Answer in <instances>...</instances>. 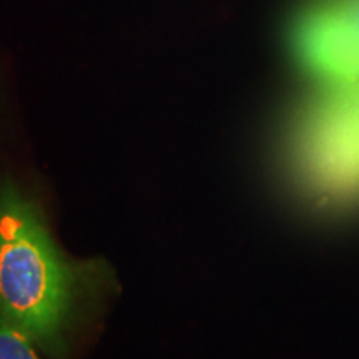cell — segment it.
I'll return each instance as SVG.
<instances>
[{
    "instance_id": "1",
    "label": "cell",
    "mask_w": 359,
    "mask_h": 359,
    "mask_svg": "<svg viewBox=\"0 0 359 359\" xmlns=\"http://www.w3.org/2000/svg\"><path fill=\"white\" fill-rule=\"evenodd\" d=\"M111 283L105 259L67 255L39 205L11 180L0 182V325L45 358L70 359L87 309Z\"/></svg>"
},
{
    "instance_id": "2",
    "label": "cell",
    "mask_w": 359,
    "mask_h": 359,
    "mask_svg": "<svg viewBox=\"0 0 359 359\" xmlns=\"http://www.w3.org/2000/svg\"><path fill=\"white\" fill-rule=\"evenodd\" d=\"M294 45L316 74L359 79V30L344 17H327V12L306 17L296 27Z\"/></svg>"
},
{
    "instance_id": "3",
    "label": "cell",
    "mask_w": 359,
    "mask_h": 359,
    "mask_svg": "<svg viewBox=\"0 0 359 359\" xmlns=\"http://www.w3.org/2000/svg\"><path fill=\"white\" fill-rule=\"evenodd\" d=\"M0 359H42L24 336L0 325Z\"/></svg>"
}]
</instances>
